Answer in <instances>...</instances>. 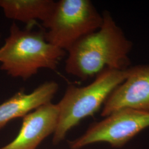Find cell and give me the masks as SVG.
<instances>
[{"mask_svg": "<svg viewBox=\"0 0 149 149\" xmlns=\"http://www.w3.org/2000/svg\"><path fill=\"white\" fill-rule=\"evenodd\" d=\"M127 75L128 69L106 70L96 76L95 80L88 85L68 86L63 97L57 104L59 119L54 133V144L61 142L70 130L82 119L98 112Z\"/></svg>", "mask_w": 149, "mask_h": 149, "instance_id": "3", "label": "cell"}, {"mask_svg": "<svg viewBox=\"0 0 149 149\" xmlns=\"http://www.w3.org/2000/svg\"><path fill=\"white\" fill-rule=\"evenodd\" d=\"M103 16L89 0H60L48 20L43 23L47 42L57 48L68 50L81 38L98 30Z\"/></svg>", "mask_w": 149, "mask_h": 149, "instance_id": "4", "label": "cell"}, {"mask_svg": "<svg viewBox=\"0 0 149 149\" xmlns=\"http://www.w3.org/2000/svg\"><path fill=\"white\" fill-rule=\"evenodd\" d=\"M55 2L52 0H0V7L8 18L32 26L37 20H48Z\"/></svg>", "mask_w": 149, "mask_h": 149, "instance_id": "9", "label": "cell"}, {"mask_svg": "<svg viewBox=\"0 0 149 149\" xmlns=\"http://www.w3.org/2000/svg\"><path fill=\"white\" fill-rule=\"evenodd\" d=\"M65 55V50L47 42L44 31L22 30L13 23L0 47V69L27 80L41 69H56Z\"/></svg>", "mask_w": 149, "mask_h": 149, "instance_id": "2", "label": "cell"}, {"mask_svg": "<svg viewBox=\"0 0 149 149\" xmlns=\"http://www.w3.org/2000/svg\"><path fill=\"white\" fill-rule=\"evenodd\" d=\"M17 137L0 149H36L51 134L54 133L59 119L57 104L52 102L38 107L23 117Z\"/></svg>", "mask_w": 149, "mask_h": 149, "instance_id": "7", "label": "cell"}, {"mask_svg": "<svg viewBox=\"0 0 149 149\" xmlns=\"http://www.w3.org/2000/svg\"><path fill=\"white\" fill-rule=\"evenodd\" d=\"M102 16L101 27L81 38L68 50L65 62L68 74L85 80L106 70L124 71L130 67L132 42L108 11H104Z\"/></svg>", "mask_w": 149, "mask_h": 149, "instance_id": "1", "label": "cell"}, {"mask_svg": "<svg viewBox=\"0 0 149 149\" xmlns=\"http://www.w3.org/2000/svg\"><path fill=\"white\" fill-rule=\"evenodd\" d=\"M149 113V65H138L128 69V75L103 104L101 116L106 117L121 109Z\"/></svg>", "mask_w": 149, "mask_h": 149, "instance_id": "6", "label": "cell"}, {"mask_svg": "<svg viewBox=\"0 0 149 149\" xmlns=\"http://www.w3.org/2000/svg\"><path fill=\"white\" fill-rule=\"evenodd\" d=\"M59 89L58 84L54 81H46L30 93L24 91L0 104V129L12 120L23 117L38 107L51 102Z\"/></svg>", "mask_w": 149, "mask_h": 149, "instance_id": "8", "label": "cell"}, {"mask_svg": "<svg viewBox=\"0 0 149 149\" xmlns=\"http://www.w3.org/2000/svg\"><path fill=\"white\" fill-rule=\"evenodd\" d=\"M149 127V113L121 109L92 124L82 135L70 142V147L80 149L90 144L104 142L113 148H120Z\"/></svg>", "mask_w": 149, "mask_h": 149, "instance_id": "5", "label": "cell"}]
</instances>
